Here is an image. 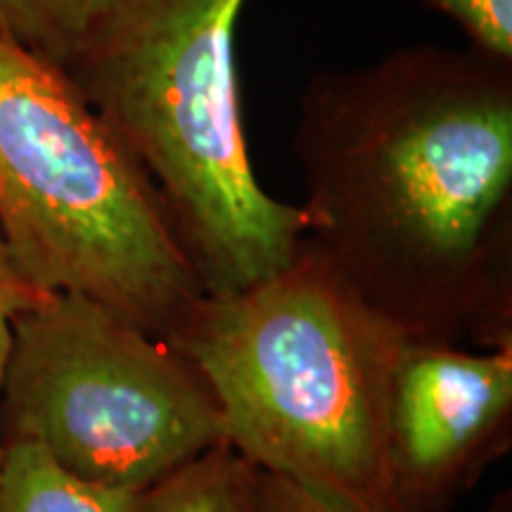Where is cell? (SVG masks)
<instances>
[{
  "instance_id": "6da1fadb",
  "label": "cell",
  "mask_w": 512,
  "mask_h": 512,
  "mask_svg": "<svg viewBox=\"0 0 512 512\" xmlns=\"http://www.w3.org/2000/svg\"><path fill=\"white\" fill-rule=\"evenodd\" d=\"M309 240L408 339L512 344V60L403 48L299 102Z\"/></svg>"
},
{
  "instance_id": "7a4b0ae2",
  "label": "cell",
  "mask_w": 512,
  "mask_h": 512,
  "mask_svg": "<svg viewBox=\"0 0 512 512\" xmlns=\"http://www.w3.org/2000/svg\"><path fill=\"white\" fill-rule=\"evenodd\" d=\"M406 339L306 235L261 283L204 294L171 344L200 368L249 465L335 512H399L387 415Z\"/></svg>"
},
{
  "instance_id": "3957f363",
  "label": "cell",
  "mask_w": 512,
  "mask_h": 512,
  "mask_svg": "<svg viewBox=\"0 0 512 512\" xmlns=\"http://www.w3.org/2000/svg\"><path fill=\"white\" fill-rule=\"evenodd\" d=\"M245 0H119L64 69L155 183L204 294L285 268L309 235L247 157L235 27Z\"/></svg>"
},
{
  "instance_id": "277c9868",
  "label": "cell",
  "mask_w": 512,
  "mask_h": 512,
  "mask_svg": "<svg viewBox=\"0 0 512 512\" xmlns=\"http://www.w3.org/2000/svg\"><path fill=\"white\" fill-rule=\"evenodd\" d=\"M0 235L24 278L176 342L204 290L138 159L62 69L0 41Z\"/></svg>"
},
{
  "instance_id": "5b68a950",
  "label": "cell",
  "mask_w": 512,
  "mask_h": 512,
  "mask_svg": "<svg viewBox=\"0 0 512 512\" xmlns=\"http://www.w3.org/2000/svg\"><path fill=\"white\" fill-rule=\"evenodd\" d=\"M3 441H34L91 482L147 491L226 441L200 368L79 294L46 292L12 325Z\"/></svg>"
},
{
  "instance_id": "8992f818",
  "label": "cell",
  "mask_w": 512,
  "mask_h": 512,
  "mask_svg": "<svg viewBox=\"0 0 512 512\" xmlns=\"http://www.w3.org/2000/svg\"><path fill=\"white\" fill-rule=\"evenodd\" d=\"M512 344L482 354L406 339L387 415L389 482L399 512H448L510 446Z\"/></svg>"
},
{
  "instance_id": "52a82bcc",
  "label": "cell",
  "mask_w": 512,
  "mask_h": 512,
  "mask_svg": "<svg viewBox=\"0 0 512 512\" xmlns=\"http://www.w3.org/2000/svg\"><path fill=\"white\" fill-rule=\"evenodd\" d=\"M147 491L83 479L34 441H3L0 512H138Z\"/></svg>"
},
{
  "instance_id": "ba28073f",
  "label": "cell",
  "mask_w": 512,
  "mask_h": 512,
  "mask_svg": "<svg viewBox=\"0 0 512 512\" xmlns=\"http://www.w3.org/2000/svg\"><path fill=\"white\" fill-rule=\"evenodd\" d=\"M119 0H0V41L67 69Z\"/></svg>"
},
{
  "instance_id": "9c48e42d",
  "label": "cell",
  "mask_w": 512,
  "mask_h": 512,
  "mask_svg": "<svg viewBox=\"0 0 512 512\" xmlns=\"http://www.w3.org/2000/svg\"><path fill=\"white\" fill-rule=\"evenodd\" d=\"M256 467L228 444L152 486L138 512H256Z\"/></svg>"
},
{
  "instance_id": "30bf717a",
  "label": "cell",
  "mask_w": 512,
  "mask_h": 512,
  "mask_svg": "<svg viewBox=\"0 0 512 512\" xmlns=\"http://www.w3.org/2000/svg\"><path fill=\"white\" fill-rule=\"evenodd\" d=\"M456 22L470 46L512 60V0H425Z\"/></svg>"
},
{
  "instance_id": "8fae6325",
  "label": "cell",
  "mask_w": 512,
  "mask_h": 512,
  "mask_svg": "<svg viewBox=\"0 0 512 512\" xmlns=\"http://www.w3.org/2000/svg\"><path fill=\"white\" fill-rule=\"evenodd\" d=\"M43 290H38L24 278L19 271L10 249L5 247L3 235H0V396H3L5 370H8L10 349H12V325L22 311H27L31 304H36L43 297ZM0 458H3V437H0Z\"/></svg>"
},
{
  "instance_id": "7c38bea8",
  "label": "cell",
  "mask_w": 512,
  "mask_h": 512,
  "mask_svg": "<svg viewBox=\"0 0 512 512\" xmlns=\"http://www.w3.org/2000/svg\"><path fill=\"white\" fill-rule=\"evenodd\" d=\"M256 512H335L285 479L256 470Z\"/></svg>"
}]
</instances>
